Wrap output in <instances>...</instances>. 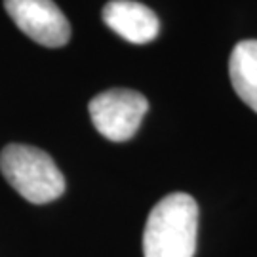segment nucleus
<instances>
[{
	"label": "nucleus",
	"instance_id": "1",
	"mask_svg": "<svg viewBox=\"0 0 257 257\" xmlns=\"http://www.w3.org/2000/svg\"><path fill=\"white\" fill-rule=\"evenodd\" d=\"M198 206L191 194L172 193L151 210L143 230L145 257H193Z\"/></svg>",
	"mask_w": 257,
	"mask_h": 257
},
{
	"label": "nucleus",
	"instance_id": "2",
	"mask_svg": "<svg viewBox=\"0 0 257 257\" xmlns=\"http://www.w3.org/2000/svg\"><path fill=\"white\" fill-rule=\"evenodd\" d=\"M4 179L31 204H48L65 193V177L42 149L12 143L0 153Z\"/></svg>",
	"mask_w": 257,
	"mask_h": 257
},
{
	"label": "nucleus",
	"instance_id": "3",
	"mask_svg": "<svg viewBox=\"0 0 257 257\" xmlns=\"http://www.w3.org/2000/svg\"><path fill=\"white\" fill-rule=\"evenodd\" d=\"M88 110L93 126L103 138L122 143L136 136L149 110V101L136 90L112 88L95 95L88 105Z\"/></svg>",
	"mask_w": 257,
	"mask_h": 257
},
{
	"label": "nucleus",
	"instance_id": "4",
	"mask_svg": "<svg viewBox=\"0 0 257 257\" xmlns=\"http://www.w3.org/2000/svg\"><path fill=\"white\" fill-rule=\"evenodd\" d=\"M19 31L46 48H61L71 38V25L54 0H4Z\"/></svg>",
	"mask_w": 257,
	"mask_h": 257
},
{
	"label": "nucleus",
	"instance_id": "5",
	"mask_svg": "<svg viewBox=\"0 0 257 257\" xmlns=\"http://www.w3.org/2000/svg\"><path fill=\"white\" fill-rule=\"evenodd\" d=\"M105 25L132 44L153 42L160 33V21L145 4L136 0H110L101 12Z\"/></svg>",
	"mask_w": 257,
	"mask_h": 257
},
{
	"label": "nucleus",
	"instance_id": "6",
	"mask_svg": "<svg viewBox=\"0 0 257 257\" xmlns=\"http://www.w3.org/2000/svg\"><path fill=\"white\" fill-rule=\"evenodd\" d=\"M229 74L236 95L257 112V40H242L234 46Z\"/></svg>",
	"mask_w": 257,
	"mask_h": 257
}]
</instances>
